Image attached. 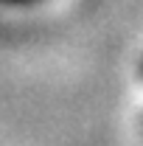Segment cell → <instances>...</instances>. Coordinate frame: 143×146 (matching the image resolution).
I'll use <instances>...</instances> for the list:
<instances>
[{
	"instance_id": "1",
	"label": "cell",
	"mask_w": 143,
	"mask_h": 146,
	"mask_svg": "<svg viewBox=\"0 0 143 146\" xmlns=\"http://www.w3.org/2000/svg\"><path fill=\"white\" fill-rule=\"evenodd\" d=\"M6 3H34V0H6Z\"/></svg>"
},
{
	"instance_id": "2",
	"label": "cell",
	"mask_w": 143,
	"mask_h": 146,
	"mask_svg": "<svg viewBox=\"0 0 143 146\" xmlns=\"http://www.w3.org/2000/svg\"><path fill=\"white\" fill-rule=\"evenodd\" d=\"M140 76H143V62H140Z\"/></svg>"
}]
</instances>
